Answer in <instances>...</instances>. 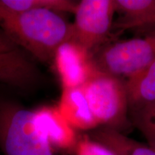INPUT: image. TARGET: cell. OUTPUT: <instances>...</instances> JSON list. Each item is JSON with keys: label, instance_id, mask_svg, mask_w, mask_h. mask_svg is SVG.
Returning <instances> with one entry per match:
<instances>
[{"label": "cell", "instance_id": "cell-1", "mask_svg": "<svg viewBox=\"0 0 155 155\" xmlns=\"http://www.w3.org/2000/svg\"><path fill=\"white\" fill-rule=\"evenodd\" d=\"M0 28L15 45L42 61L54 58L58 48L74 36L73 25L57 12L46 8L31 9L12 17Z\"/></svg>", "mask_w": 155, "mask_h": 155}, {"label": "cell", "instance_id": "cell-13", "mask_svg": "<svg viewBox=\"0 0 155 155\" xmlns=\"http://www.w3.org/2000/svg\"><path fill=\"white\" fill-rule=\"evenodd\" d=\"M116 11L121 12V20H130L147 15L155 8V0H114Z\"/></svg>", "mask_w": 155, "mask_h": 155}, {"label": "cell", "instance_id": "cell-14", "mask_svg": "<svg viewBox=\"0 0 155 155\" xmlns=\"http://www.w3.org/2000/svg\"><path fill=\"white\" fill-rule=\"evenodd\" d=\"M76 155H115L104 145L86 137L76 144Z\"/></svg>", "mask_w": 155, "mask_h": 155}, {"label": "cell", "instance_id": "cell-5", "mask_svg": "<svg viewBox=\"0 0 155 155\" xmlns=\"http://www.w3.org/2000/svg\"><path fill=\"white\" fill-rule=\"evenodd\" d=\"M116 12L114 0H83L77 5L73 40L91 53L104 42Z\"/></svg>", "mask_w": 155, "mask_h": 155}, {"label": "cell", "instance_id": "cell-7", "mask_svg": "<svg viewBox=\"0 0 155 155\" xmlns=\"http://www.w3.org/2000/svg\"><path fill=\"white\" fill-rule=\"evenodd\" d=\"M36 129L60 150H68L76 145L73 128L60 113L58 107L44 106L33 111Z\"/></svg>", "mask_w": 155, "mask_h": 155}, {"label": "cell", "instance_id": "cell-11", "mask_svg": "<svg viewBox=\"0 0 155 155\" xmlns=\"http://www.w3.org/2000/svg\"><path fill=\"white\" fill-rule=\"evenodd\" d=\"M77 5L68 0H0V25L12 17L34 9L46 8L75 13Z\"/></svg>", "mask_w": 155, "mask_h": 155}, {"label": "cell", "instance_id": "cell-2", "mask_svg": "<svg viewBox=\"0 0 155 155\" xmlns=\"http://www.w3.org/2000/svg\"><path fill=\"white\" fill-rule=\"evenodd\" d=\"M36 129L33 111L16 107L0 114L1 155H62Z\"/></svg>", "mask_w": 155, "mask_h": 155}, {"label": "cell", "instance_id": "cell-17", "mask_svg": "<svg viewBox=\"0 0 155 155\" xmlns=\"http://www.w3.org/2000/svg\"><path fill=\"white\" fill-rule=\"evenodd\" d=\"M0 155H1V153H0Z\"/></svg>", "mask_w": 155, "mask_h": 155}, {"label": "cell", "instance_id": "cell-4", "mask_svg": "<svg viewBox=\"0 0 155 155\" xmlns=\"http://www.w3.org/2000/svg\"><path fill=\"white\" fill-rule=\"evenodd\" d=\"M98 72L129 78L140 73L155 61V32L110 45L91 55Z\"/></svg>", "mask_w": 155, "mask_h": 155}, {"label": "cell", "instance_id": "cell-15", "mask_svg": "<svg viewBox=\"0 0 155 155\" xmlns=\"http://www.w3.org/2000/svg\"><path fill=\"white\" fill-rule=\"evenodd\" d=\"M114 26H116V28L123 30L155 28V8L147 15L140 18L130 20L119 19Z\"/></svg>", "mask_w": 155, "mask_h": 155}, {"label": "cell", "instance_id": "cell-3", "mask_svg": "<svg viewBox=\"0 0 155 155\" xmlns=\"http://www.w3.org/2000/svg\"><path fill=\"white\" fill-rule=\"evenodd\" d=\"M82 87L98 125L119 131L127 124L129 101L119 77L96 71Z\"/></svg>", "mask_w": 155, "mask_h": 155}, {"label": "cell", "instance_id": "cell-16", "mask_svg": "<svg viewBox=\"0 0 155 155\" xmlns=\"http://www.w3.org/2000/svg\"><path fill=\"white\" fill-rule=\"evenodd\" d=\"M28 76L9 64L0 62V81L22 86L29 81Z\"/></svg>", "mask_w": 155, "mask_h": 155}, {"label": "cell", "instance_id": "cell-10", "mask_svg": "<svg viewBox=\"0 0 155 155\" xmlns=\"http://www.w3.org/2000/svg\"><path fill=\"white\" fill-rule=\"evenodd\" d=\"M92 137L115 155H155V147L139 142L111 128H101L93 133Z\"/></svg>", "mask_w": 155, "mask_h": 155}, {"label": "cell", "instance_id": "cell-6", "mask_svg": "<svg viewBox=\"0 0 155 155\" xmlns=\"http://www.w3.org/2000/svg\"><path fill=\"white\" fill-rule=\"evenodd\" d=\"M54 58L63 88L83 86L97 71L91 53L74 40L62 44Z\"/></svg>", "mask_w": 155, "mask_h": 155}, {"label": "cell", "instance_id": "cell-8", "mask_svg": "<svg viewBox=\"0 0 155 155\" xmlns=\"http://www.w3.org/2000/svg\"><path fill=\"white\" fill-rule=\"evenodd\" d=\"M57 107L60 113L73 129L88 130L98 126L82 86L63 88Z\"/></svg>", "mask_w": 155, "mask_h": 155}, {"label": "cell", "instance_id": "cell-9", "mask_svg": "<svg viewBox=\"0 0 155 155\" xmlns=\"http://www.w3.org/2000/svg\"><path fill=\"white\" fill-rule=\"evenodd\" d=\"M131 114L155 101V61L125 83Z\"/></svg>", "mask_w": 155, "mask_h": 155}, {"label": "cell", "instance_id": "cell-12", "mask_svg": "<svg viewBox=\"0 0 155 155\" xmlns=\"http://www.w3.org/2000/svg\"><path fill=\"white\" fill-rule=\"evenodd\" d=\"M133 123L142 134L147 144L155 147V101L131 114Z\"/></svg>", "mask_w": 155, "mask_h": 155}]
</instances>
